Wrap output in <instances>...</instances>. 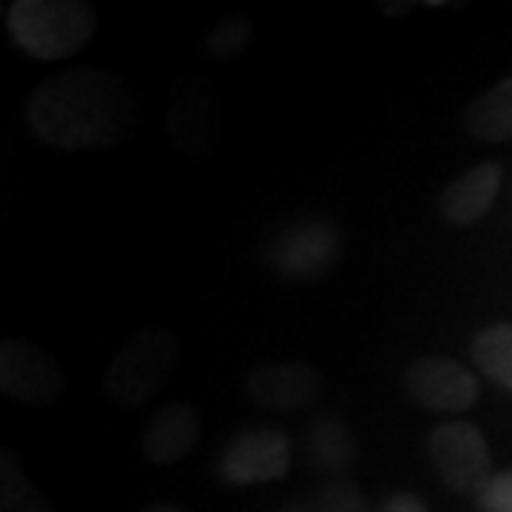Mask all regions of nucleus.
<instances>
[{
  "instance_id": "21",
  "label": "nucleus",
  "mask_w": 512,
  "mask_h": 512,
  "mask_svg": "<svg viewBox=\"0 0 512 512\" xmlns=\"http://www.w3.org/2000/svg\"><path fill=\"white\" fill-rule=\"evenodd\" d=\"M416 3H384V15H407V9H413Z\"/></svg>"
},
{
  "instance_id": "8",
  "label": "nucleus",
  "mask_w": 512,
  "mask_h": 512,
  "mask_svg": "<svg viewBox=\"0 0 512 512\" xmlns=\"http://www.w3.org/2000/svg\"><path fill=\"white\" fill-rule=\"evenodd\" d=\"M291 470V439L282 430H245L220 456V473L228 484L251 487L288 476Z\"/></svg>"
},
{
  "instance_id": "11",
  "label": "nucleus",
  "mask_w": 512,
  "mask_h": 512,
  "mask_svg": "<svg viewBox=\"0 0 512 512\" xmlns=\"http://www.w3.org/2000/svg\"><path fill=\"white\" fill-rule=\"evenodd\" d=\"M200 413L188 402H168L148 419L143 430V456L157 467L183 461L200 444Z\"/></svg>"
},
{
  "instance_id": "20",
  "label": "nucleus",
  "mask_w": 512,
  "mask_h": 512,
  "mask_svg": "<svg viewBox=\"0 0 512 512\" xmlns=\"http://www.w3.org/2000/svg\"><path fill=\"white\" fill-rule=\"evenodd\" d=\"M379 512H430V507L413 493H390L382 501Z\"/></svg>"
},
{
  "instance_id": "10",
  "label": "nucleus",
  "mask_w": 512,
  "mask_h": 512,
  "mask_svg": "<svg viewBox=\"0 0 512 512\" xmlns=\"http://www.w3.org/2000/svg\"><path fill=\"white\" fill-rule=\"evenodd\" d=\"M248 399L271 413H293L311 407L322 396V376L311 365L274 362L256 367L245 384Z\"/></svg>"
},
{
  "instance_id": "22",
  "label": "nucleus",
  "mask_w": 512,
  "mask_h": 512,
  "mask_svg": "<svg viewBox=\"0 0 512 512\" xmlns=\"http://www.w3.org/2000/svg\"><path fill=\"white\" fill-rule=\"evenodd\" d=\"M276 512H316V510H313L311 501H293V504H285V507H279Z\"/></svg>"
},
{
  "instance_id": "2",
  "label": "nucleus",
  "mask_w": 512,
  "mask_h": 512,
  "mask_svg": "<svg viewBox=\"0 0 512 512\" xmlns=\"http://www.w3.org/2000/svg\"><path fill=\"white\" fill-rule=\"evenodd\" d=\"M6 29L35 60H66L97 32V12L83 0H15L6 9Z\"/></svg>"
},
{
  "instance_id": "18",
  "label": "nucleus",
  "mask_w": 512,
  "mask_h": 512,
  "mask_svg": "<svg viewBox=\"0 0 512 512\" xmlns=\"http://www.w3.org/2000/svg\"><path fill=\"white\" fill-rule=\"evenodd\" d=\"M311 504L316 512H373L365 495L348 478H333L322 484L311 498Z\"/></svg>"
},
{
  "instance_id": "7",
  "label": "nucleus",
  "mask_w": 512,
  "mask_h": 512,
  "mask_svg": "<svg viewBox=\"0 0 512 512\" xmlns=\"http://www.w3.org/2000/svg\"><path fill=\"white\" fill-rule=\"evenodd\" d=\"M407 393L436 413H467L478 399V379L450 356H419L402 376Z\"/></svg>"
},
{
  "instance_id": "16",
  "label": "nucleus",
  "mask_w": 512,
  "mask_h": 512,
  "mask_svg": "<svg viewBox=\"0 0 512 512\" xmlns=\"http://www.w3.org/2000/svg\"><path fill=\"white\" fill-rule=\"evenodd\" d=\"M473 362L484 376L512 390V325H490L473 339Z\"/></svg>"
},
{
  "instance_id": "17",
  "label": "nucleus",
  "mask_w": 512,
  "mask_h": 512,
  "mask_svg": "<svg viewBox=\"0 0 512 512\" xmlns=\"http://www.w3.org/2000/svg\"><path fill=\"white\" fill-rule=\"evenodd\" d=\"M254 40V23L245 15L220 20L208 35H205V55L211 60H234Z\"/></svg>"
},
{
  "instance_id": "15",
  "label": "nucleus",
  "mask_w": 512,
  "mask_h": 512,
  "mask_svg": "<svg viewBox=\"0 0 512 512\" xmlns=\"http://www.w3.org/2000/svg\"><path fill=\"white\" fill-rule=\"evenodd\" d=\"M0 512H52V504L26 478L12 447L0 450Z\"/></svg>"
},
{
  "instance_id": "14",
  "label": "nucleus",
  "mask_w": 512,
  "mask_h": 512,
  "mask_svg": "<svg viewBox=\"0 0 512 512\" xmlns=\"http://www.w3.org/2000/svg\"><path fill=\"white\" fill-rule=\"evenodd\" d=\"M467 131L487 140V143H504L512 137V77L495 83L490 92L476 97L467 109Z\"/></svg>"
},
{
  "instance_id": "12",
  "label": "nucleus",
  "mask_w": 512,
  "mask_h": 512,
  "mask_svg": "<svg viewBox=\"0 0 512 512\" xmlns=\"http://www.w3.org/2000/svg\"><path fill=\"white\" fill-rule=\"evenodd\" d=\"M501 177L504 168L498 163L473 165L441 191L439 214L450 225H473L493 208L501 191Z\"/></svg>"
},
{
  "instance_id": "6",
  "label": "nucleus",
  "mask_w": 512,
  "mask_h": 512,
  "mask_svg": "<svg viewBox=\"0 0 512 512\" xmlns=\"http://www.w3.org/2000/svg\"><path fill=\"white\" fill-rule=\"evenodd\" d=\"M0 390L18 404H55L66 393L63 367L52 353L26 339H3L0 345Z\"/></svg>"
},
{
  "instance_id": "9",
  "label": "nucleus",
  "mask_w": 512,
  "mask_h": 512,
  "mask_svg": "<svg viewBox=\"0 0 512 512\" xmlns=\"http://www.w3.org/2000/svg\"><path fill=\"white\" fill-rule=\"evenodd\" d=\"M220 100L200 83H191L171 97L168 134L185 157H205L220 143Z\"/></svg>"
},
{
  "instance_id": "5",
  "label": "nucleus",
  "mask_w": 512,
  "mask_h": 512,
  "mask_svg": "<svg viewBox=\"0 0 512 512\" xmlns=\"http://www.w3.org/2000/svg\"><path fill=\"white\" fill-rule=\"evenodd\" d=\"M342 256V237L339 228L322 217L291 222L274 239L268 262L276 276L288 282H316L336 268Z\"/></svg>"
},
{
  "instance_id": "1",
  "label": "nucleus",
  "mask_w": 512,
  "mask_h": 512,
  "mask_svg": "<svg viewBox=\"0 0 512 512\" xmlns=\"http://www.w3.org/2000/svg\"><path fill=\"white\" fill-rule=\"evenodd\" d=\"M134 117L128 86L103 69L46 77L26 103V120L37 140L60 151L114 146L131 134Z\"/></svg>"
},
{
  "instance_id": "13",
  "label": "nucleus",
  "mask_w": 512,
  "mask_h": 512,
  "mask_svg": "<svg viewBox=\"0 0 512 512\" xmlns=\"http://www.w3.org/2000/svg\"><path fill=\"white\" fill-rule=\"evenodd\" d=\"M359 456L356 433L339 416H319L305 427V458L319 473H345Z\"/></svg>"
},
{
  "instance_id": "3",
  "label": "nucleus",
  "mask_w": 512,
  "mask_h": 512,
  "mask_svg": "<svg viewBox=\"0 0 512 512\" xmlns=\"http://www.w3.org/2000/svg\"><path fill=\"white\" fill-rule=\"evenodd\" d=\"M180 365V342L174 330H137L103 373V393L117 407H140L163 387Z\"/></svg>"
},
{
  "instance_id": "23",
  "label": "nucleus",
  "mask_w": 512,
  "mask_h": 512,
  "mask_svg": "<svg viewBox=\"0 0 512 512\" xmlns=\"http://www.w3.org/2000/svg\"><path fill=\"white\" fill-rule=\"evenodd\" d=\"M140 512H185L183 507H177V504H151L146 510Z\"/></svg>"
},
{
  "instance_id": "19",
  "label": "nucleus",
  "mask_w": 512,
  "mask_h": 512,
  "mask_svg": "<svg viewBox=\"0 0 512 512\" xmlns=\"http://www.w3.org/2000/svg\"><path fill=\"white\" fill-rule=\"evenodd\" d=\"M481 512H512V473L493 476L478 490Z\"/></svg>"
},
{
  "instance_id": "4",
  "label": "nucleus",
  "mask_w": 512,
  "mask_h": 512,
  "mask_svg": "<svg viewBox=\"0 0 512 512\" xmlns=\"http://www.w3.org/2000/svg\"><path fill=\"white\" fill-rule=\"evenodd\" d=\"M427 456L439 481L458 495L476 493L490 481L493 456L487 439L470 421H444L427 439Z\"/></svg>"
}]
</instances>
